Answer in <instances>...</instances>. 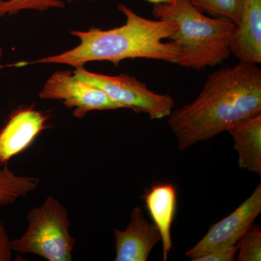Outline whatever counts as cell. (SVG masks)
I'll return each instance as SVG.
<instances>
[{
  "label": "cell",
  "mask_w": 261,
  "mask_h": 261,
  "mask_svg": "<svg viewBox=\"0 0 261 261\" xmlns=\"http://www.w3.org/2000/svg\"><path fill=\"white\" fill-rule=\"evenodd\" d=\"M40 180L33 176H18L8 166L0 168V207L11 205L34 191Z\"/></svg>",
  "instance_id": "4fadbf2b"
},
{
  "label": "cell",
  "mask_w": 261,
  "mask_h": 261,
  "mask_svg": "<svg viewBox=\"0 0 261 261\" xmlns=\"http://www.w3.org/2000/svg\"><path fill=\"white\" fill-rule=\"evenodd\" d=\"M152 13L158 20L177 25V30L168 39L179 47L180 66L203 70L221 64L231 56L230 46L236 25L230 20L206 16L190 0L154 4Z\"/></svg>",
  "instance_id": "3957f363"
},
{
  "label": "cell",
  "mask_w": 261,
  "mask_h": 261,
  "mask_svg": "<svg viewBox=\"0 0 261 261\" xmlns=\"http://www.w3.org/2000/svg\"><path fill=\"white\" fill-rule=\"evenodd\" d=\"M146 2L152 3V4H171L175 0H145Z\"/></svg>",
  "instance_id": "d6986e66"
},
{
  "label": "cell",
  "mask_w": 261,
  "mask_h": 261,
  "mask_svg": "<svg viewBox=\"0 0 261 261\" xmlns=\"http://www.w3.org/2000/svg\"><path fill=\"white\" fill-rule=\"evenodd\" d=\"M73 73L102 90L115 102L137 113L147 114L152 120L168 118L173 111L174 101L168 94H158L147 87V84L126 73L108 75L92 73L84 67L75 68Z\"/></svg>",
  "instance_id": "5b68a950"
},
{
  "label": "cell",
  "mask_w": 261,
  "mask_h": 261,
  "mask_svg": "<svg viewBox=\"0 0 261 261\" xmlns=\"http://www.w3.org/2000/svg\"><path fill=\"white\" fill-rule=\"evenodd\" d=\"M192 5L215 18L226 19L238 24L242 0H190Z\"/></svg>",
  "instance_id": "5bb4252c"
},
{
  "label": "cell",
  "mask_w": 261,
  "mask_h": 261,
  "mask_svg": "<svg viewBox=\"0 0 261 261\" xmlns=\"http://www.w3.org/2000/svg\"><path fill=\"white\" fill-rule=\"evenodd\" d=\"M142 197L146 209L161 234L163 258L166 261L173 250L171 228L177 206L176 187L171 182L156 183Z\"/></svg>",
  "instance_id": "8fae6325"
},
{
  "label": "cell",
  "mask_w": 261,
  "mask_h": 261,
  "mask_svg": "<svg viewBox=\"0 0 261 261\" xmlns=\"http://www.w3.org/2000/svg\"><path fill=\"white\" fill-rule=\"evenodd\" d=\"M226 132L232 137L242 169L261 176V114L230 127Z\"/></svg>",
  "instance_id": "7c38bea8"
},
{
  "label": "cell",
  "mask_w": 261,
  "mask_h": 261,
  "mask_svg": "<svg viewBox=\"0 0 261 261\" xmlns=\"http://www.w3.org/2000/svg\"><path fill=\"white\" fill-rule=\"evenodd\" d=\"M43 99L61 101L68 108H73V116L84 118L93 111L124 108L100 89L77 79L71 70H59L48 79L39 94Z\"/></svg>",
  "instance_id": "8992f818"
},
{
  "label": "cell",
  "mask_w": 261,
  "mask_h": 261,
  "mask_svg": "<svg viewBox=\"0 0 261 261\" xmlns=\"http://www.w3.org/2000/svg\"><path fill=\"white\" fill-rule=\"evenodd\" d=\"M49 117L34 107H23L12 113L0 130V166H6L15 156L25 150L44 130Z\"/></svg>",
  "instance_id": "ba28073f"
},
{
  "label": "cell",
  "mask_w": 261,
  "mask_h": 261,
  "mask_svg": "<svg viewBox=\"0 0 261 261\" xmlns=\"http://www.w3.org/2000/svg\"><path fill=\"white\" fill-rule=\"evenodd\" d=\"M3 48H2L1 46H0V67H1V61H2V58H3Z\"/></svg>",
  "instance_id": "ffe728a7"
},
{
  "label": "cell",
  "mask_w": 261,
  "mask_h": 261,
  "mask_svg": "<svg viewBox=\"0 0 261 261\" xmlns=\"http://www.w3.org/2000/svg\"><path fill=\"white\" fill-rule=\"evenodd\" d=\"M261 213V185L236 210L209 228L203 238L185 255L192 261L215 250L233 246L252 227Z\"/></svg>",
  "instance_id": "52a82bcc"
},
{
  "label": "cell",
  "mask_w": 261,
  "mask_h": 261,
  "mask_svg": "<svg viewBox=\"0 0 261 261\" xmlns=\"http://www.w3.org/2000/svg\"><path fill=\"white\" fill-rule=\"evenodd\" d=\"M260 114V68L240 62L209 75L195 100L173 111L168 123L185 150Z\"/></svg>",
  "instance_id": "6da1fadb"
},
{
  "label": "cell",
  "mask_w": 261,
  "mask_h": 261,
  "mask_svg": "<svg viewBox=\"0 0 261 261\" xmlns=\"http://www.w3.org/2000/svg\"><path fill=\"white\" fill-rule=\"evenodd\" d=\"M28 227L20 238L11 240L12 250L34 254L48 261H72L76 240L70 232L68 210L53 196L27 214Z\"/></svg>",
  "instance_id": "277c9868"
},
{
  "label": "cell",
  "mask_w": 261,
  "mask_h": 261,
  "mask_svg": "<svg viewBox=\"0 0 261 261\" xmlns=\"http://www.w3.org/2000/svg\"><path fill=\"white\" fill-rule=\"evenodd\" d=\"M118 8L126 16V23L121 27L110 30L71 31L70 34L80 39L76 47L56 56L16 63L15 66L54 63L78 68L89 62L109 61L118 67L121 61L136 58L177 64L181 58L178 44L172 41L164 42L177 30L176 23L144 18L124 5H118Z\"/></svg>",
  "instance_id": "7a4b0ae2"
},
{
  "label": "cell",
  "mask_w": 261,
  "mask_h": 261,
  "mask_svg": "<svg viewBox=\"0 0 261 261\" xmlns=\"http://www.w3.org/2000/svg\"><path fill=\"white\" fill-rule=\"evenodd\" d=\"M238 261L261 260V230L256 225L242 237L239 241Z\"/></svg>",
  "instance_id": "2e32d148"
},
{
  "label": "cell",
  "mask_w": 261,
  "mask_h": 261,
  "mask_svg": "<svg viewBox=\"0 0 261 261\" xmlns=\"http://www.w3.org/2000/svg\"><path fill=\"white\" fill-rule=\"evenodd\" d=\"M239 244L233 246L225 247L199 257L196 261H233L238 255Z\"/></svg>",
  "instance_id": "e0dca14e"
},
{
  "label": "cell",
  "mask_w": 261,
  "mask_h": 261,
  "mask_svg": "<svg viewBox=\"0 0 261 261\" xmlns=\"http://www.w3.org/2000/svg\"><path fill=\"white\" fill-rule=\"evenodd\" d=\"M116 240V261H147L161 234L153 223L149 222L142 209L135 207L124 230H113Z\"/></svg>",
  "instance_id": "9c48e42d"
},
{
  "label": "cell",
  "mask_w": 261,
  "mask_h": 261,
  "mask_svg": "<svg viewBox=\"0 0 261 261\" xmlns=\"http://www.w3.org/2000/svg\"><path fill=\"white\" fill-rule=\"evenodd\" d=\"M230 49L242 63L260 64L261 0H242Z\"/></svg>",
  "instance_id": "30bf717a"
},
{
  "label": "cell",
  "mask_w": 261,
  "mask_h": 261,
  "mask_svg": "<svg viewBox=\"0 0 261 261\" xmlns=\"http://www.w3.org/2000/svg\"><path fill=\"white\" fill-rule=\"evenodd\" d=\"M73 3L76 0H65ZM65 8L61 0H0V17L17 14L22 10H34L44 12L51 8Z\"/></svg>",
  "instance_id": "9a60e30c"
},
{
  "label": "cell",
  "mask_w": 261,
  "mask_h": 261,
  "mask_svg": "<svg viewBox=\"0 0 261 261\" xmlns=\"http://www.w3.org/2000/svg\"><path fill=\"white\" fill-rule=\"evenodd\" d=\"M11 240L7 233L5 226L0 221V261L12 260Z\"/></svg>",
  "instance_id": "ac0fdd59"
}]
</instances>
